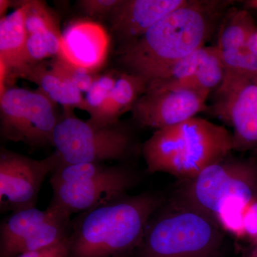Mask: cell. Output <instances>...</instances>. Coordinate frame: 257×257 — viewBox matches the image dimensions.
I'll return each mask as SVG.
<instances>
[{"instance_id":"cell-23","label":"cell","mask_w":257,"mask_h":257,"mask_svg":"<svg viewBox=\"0 0 257 257\" xmlns=\"http://www.w3.org/2000/svg\"><path fill=\"white\" fill-rule=\"evenodd\" d=\"M118 73L114 71L98 74L92 85L84 96L86 111L89 114V121L95 122L105 105L114 87Z\"/></svg>"},{"instance_id":"cell-8","label":"cell","mask_w":257,"mask_h":257,"mask_svg":"<svg viewBox=\"0 0 257 257\" xmlns=\"http://www.w3.org/2000/svg\"><path fill=\"white\" fill-rule=\"evenodd\" d=\"M57 104L38 89L8 87L0 95V132L5 140L31 147L53 146L60 119Z\"/></svg>"},{"instance_id":"cell-14","label":"cell","mask_w":257,"mask_h":257,"mask_svg":"<svg viewBox=\"0 0 257 257\" xmlns=\"http://www.w3.org/2000/svg\"><path fill=\"white\" fill-rule=\"evenodd\" d=\"M20 78L27 79L38 86V89L49 99L63 106L65 110L74 108L86 111L85 100L78 88L50 67L49 62L29 65L19 74Z\"/></svg>"},{"instance_id":"cell-20","label":"cell","mask_w":257,"mask_h":257,"mask_svg":"<svg viewBox=\"0 0 257 257\" xmlns=\"http://www.w3.org/2000/svg\"><path fill=\"white\" fill-rule=\"evenodd\" d=\"M62 40L61 30H45L29 35L23 69L29 65L40 63L47 59L60 56Z\"/></svg>"},{"instance_id":"cell-6","label":"cell","mask_w":257,"mask_h":257,"mask_svg":"<svg viewBox=\"0 0 257 257\" xmlns=\"http://www.w3.org/2000/svg\"><path fill=\"white\" fill-rule=\"evenodd\" d=\"M140 181V174L125 164L62 162L51 175L53 196L50 203L71 216L81 214L126 194Z\"/></svg>"},{"instance_id":"cell-17","label":"cell","mask_w":257,"mask_h":257,"mask_svg":"<svg viewBox=\"0 0 257 257\" xmlns=\"http://www.w3.org/2000/svg\"><path fill=\"white\" fill-rule=\"evenodd\" d=\"M49 209L36 207L13 212L0 226V257H15L19 246L46 219Z\"/></svg>"},{"instance_id":"cell-24","label":"cell","mask_w":257,"mask_h":257,"mask_svg":"<svg viewBox=\"0 0 257 257\" xmlns=\"http://www.w3.org/2000/svg\"><path fill=\"white\" fill-rule=\"evenodd\" d=\"M49 64L53 70L73 83L82 93L87 92L98 75L95 72L71 64L61 57L52 58Z\"/></svg>"},{"instance_id":"cell-2","label":"cell","mask_w":257,"mask_h":257,"mask_svg":"<svg viewBox=\"0 0 257 257\" xmlns=\"http://www.w3.org/2000/svg\"><path fill=\"white\" fill-rule=\"evenodd\" d=\"M166 199L157 192L127 194L72 219L69 257H126L138 247L150 218Z\"/></svg>"},{"instance_id":"cell-10","label":"cell","mask_w":257,"mask_h":257,"mask_svg":"<svg viewBox=\"0 0 257 257\" xmlns=\"http://www.w3.org/2000/svg\"><path fill=\"white\" fill-rule=\"evenodd\" d=\"M209 92L181 84L147 88L133 109V119L141 126L158 130L180 124L204 111Z\"/></svg>"},{"instance_id":"cell-4","label":"cell","mask_w":257,"mask_h":257,"mask_svg":"<svg viewBox=\"0 0 257 257\" xmlns=\"http://www.w3.org/2000/svg\"><path fill=\"white\" fill-rule=\"evenodd\" d=\"M256 169L229 156L192 179L179 180L174 197L212 218L225 233L243 236V214L255 199Z\"/></svg>"},{"instance_id":"cell-21","label":"cell","mask_w":257,"mask_h":257,"mask_svg":"<svg viewBox=\"0 0 257 257\" xmlns=\"http://www.w3.org/2000/svg\"><path fill=\"white\" fill-rule=\"evenodd\" d=\"M202 50L203 47L172 64L158 79L149 83L147 88L181 85L188 82L197 72L202 59Z\"/></svg>"},{"instance_id":"cell-7","label":"cell","mask_w":257,"mask_h":257,"mask_svg":"<svg viewBox=\"0 0 257 257\" xmlns=\"http://www.w3.org/2000/svg\"><path fill=\"white\" fill-rule=\"evenodd\" d=\"M72 110L60 116L53 136V147L66 164L126 162L138 152L135 135L119 121L98 125L82 120Z\"/></svg>"},{"instance_id":"cell-22","label":"cell","mask_w":257,"mask_h":257,"mask_svg":"<svg viewBox=\"0 0 257 257\" xmlns=\"http://www.w3.org/2000/svg\"><path fill=\"white\" fill-rule=\"evenodd\" d=\"M25 8L28 36L45 30H60L58 19L47 3L40 0L22 1Z\"/></svg>"},{"instance_id":"cell-18","label":"cell","mask_w":257,"mask_h":257,"mask_svg":"<svg viewBox=\"0 0 257 257\" xmlns=\"http://www.w3.org/2000/svg\"><path fill=\"white\" fill-rule=\"evenodd\" d=\"M255 28L249 13L245 10H234L224 19L216 47L219 51H249L248 37Z\"/></svg>"},{"instance_id":"cell-3","label":"cell","mask_w":257,"mask_h":257,"mask_svg":"<svg viewBox=\"0 0 257 257\" xmlns=\"http://www.w3.org/2000/svg\"><path fill=\"white\" fill-rule=\"evenodd\" d=\"M232 151L229 130L197 116L156 130L142 147L150 174H170L179 180L194 178Z\"/></svg>"},{"instance_id":"cell-29","label":"cell","mask_w":257,"mask_h":257,"mask_svg":"<svg viewBox=\"0 0 257 257\" xmlns=\"http://www.w3.org/2000/svg\"><path fill=\"white\" fill-rule=\"evenodd\" d=\"M13 4L11 2L8 0H1L0 1V15H1V18H4L5 16V12L9 9L10 5Z\"/></svg>"},{"instance_id":"cell-28","label":"cell","mask_w":257,"mask_h":257,"mask_svg":"<svg viewBox=\"0 0 257 257\" xmlns=\"http://www.w3.org/2000/svg\"><path fill=\"white\" fill-rule=\"evenodd\" d=\"M247 47L251 54L257 58V29H253L247 40Z\"/></svg>"},{"instance_id":"cell-26","label":"cell","mask_w":257,"mask_h":257,"mask_svg":"<svg viewBox=\"0 0 257 257\" xmlns=\"http://www.w3.org/2000/svg\"><path fill=\"white\" fill-rule=\"evenodd\" d=\"M16 257H69V236L52 246L21 253Z\"/></svg>"},{"instance_id":"cell-12","label":"cell","mask_w":257,"mask_h":257,"mask_svg":"<svg viewBox=\"0 0 257 257\" xmlns=\"http://www.w3.org/2000/svg\"><path fill=\"white\" fill-rule=\"evenodd\" d=\"M109 47V37L105 29L94 21L78 20L62 32L59 57L96 73L105 63Z\"/></svg>"},{"instance_id":"cell-31","label":"cell","mask_w":257,"mask_h":257,"mask_svg":"<svg viewBox=\"0 0 257 257\" xmlns=\"http://www.w3.org/2000/svg\"><path fill=\"white\" fill-rule=\"evenodd\" d=\"M251 257H257V250L256 251H255L254 253H253L252 256Z\"/></svg>"},{"instance_id":"cell-16","label":"cell","mask_w":257,"mask_h":257,"mask_svg":"<svg viewBox=\"0 0 257 257\" xmlns=\"http://www.w3.org/2000/svg\"><path fill=\"white\" fill-rule=\"evenodd\" d=\"M148 82L140 76L126 72L118 73L114 87L99 118L92 123L106 125L117 122L121 115L132 110L139 98L146 92Z\"/></svg>"},{"instance_id":"cell-27","label":"cell","mask_w":257,"mask_h":257,"mask_svg":"<svg viewBox=\"0 0 257 257\" xmlns=\"http://www.w3.org/2000/svg\"><path fill=\"white\" fill-rule=\"evenodd\" d=\"M243 235L257 236V200L253 199L246 208L243 214Z\"/></svg>"},{"instance_id":"cell-15","label":"cell","mask_w":257,"mask_h":257,"mask_svg":"<svg viewBox=\"0 0 257 257\" xmlns=\"http://www.w3.org/2000/svg\"><path fill=\"white\" fill-rule=\"evenodd\" d=\"M15 11L0 20V62L7 69V81L18 77L24 67L28 33L25 28V8L22 1Z\"/></svg>"},{"instance_id":"cell-5","label":"cell","mask_w":257,"mask_h":257,"mask_svg":"<svg viewBox=\"0 0 257 257\" xmlns=\"http://www.w3.org/2000/svg\"><path fill=\"white\" fill-rule=\"evenodd\" d=\"M225 232L212 218L175 197L150 218L135 257H217Z\"/></svg>"},{"instance_id":"cell-30","label":"cell","mask_w":257,"mask_h":257,"mask_svg":"<svg viewBox=\"0 0 257 257\" xmlns=\"http://www.w3.org/2000/svg\"><path fill=\"white\" fill-rule=\"evenodd\" d=\"M246 5H247L248 8L257 10V0H249V1H246Z\"/></svg>"},{"instance_id":"cell-1","label":"cell","mask_w":257,"mask_h":257,"mask_svg":"<svg viewBox=\"0 0 257 257\" xmlns=\"http://www.w3.org/2000/svg\"><path fill=\"white\" fill-rule=\"evenodd\" d=\"M227 2L187 0L143 36L123 44L118 60L128 73L150 83L204 46Z\"/></svg>"},{"instance_id":"cell-13","label":"cell","mask_w":257,"mask_h":257,"mask_svg":"<svg viewBox=\"0 0 257 257\" xmlns=\"http://www.w3.org/2000/svg\"><path fill=\"white\" fill-rule=\"evenodd\" d=\"M187 0H122L110 18L111 28L123 44L143 36L155 24ZM122 44V45H123Z\"/></svg>"},{"instance_id":"cell-11","label":"cell","mask_w":257,"mask_h":257,"mask_svg":"<svg viewBox=\"0 0 257 257\" xmlns=\"http://www.w3.org/2000/svg\"><path fill=\"white\" fill-rule=\"evenodd\" d=\"M216 94L214 111L233 128V150L257 146V78L227 76Z\"/></svg>"},{"instance_id":"cell-25","label":"cell","mask_w":257,"mask_h":257,"mask_svg":"<svg viewBox=\"0 0 257 257\" xmlns=\"http://www.w3.org/2000/svg\"><path fill=\"white\" fill-rule=\"evenodd\" d=\"M122 0H81L80 9L92 18H110Z\"/></svg>"},{"instance_id":"cell-9","label":"cell","mask_w":257,"mask_h":257,"mask_svg":"<svg viewBox=\"0 0 257 257\" xmlns=\"http://www.w3.org/2000/svg\"><path fill=\"white\" fill-rule=\"evenodd\" d=\"M62 162L55 152L34 160L2 148L0 152V210L17 212L36 207L39 193L49 175Z\"/></svg>"},{"instance_id":"cell-19","label":"cell","mask_w":257,"mask_h":257,"mask_svg":"<svg viewBox=\"0 0 257 257\" xmlns=\"http://www.w3.org/2000/svg\"><path fill=\"white\" fill-rule=\"evenodd\" d=\"M224 77V64L217 47H204L197 72L184 84L194 86L210 93L220 87Z\"/></svg>"}]
</instances>
